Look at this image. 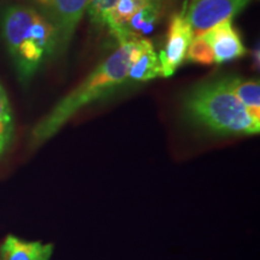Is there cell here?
<instances>
[{
  "label": "cell",
  "instance_id": "obj_3",
  "mask_svg": "<svg viewBox=\"0 0 260 260\" xmlns=\"http://www.w3.org/2000/svg\"><path fill=\"white\" fill-rule=\"evenodd\" d=\"M187 121L216 135H258L260 122L252 118L224 79L195 84L182 99Z\"/></svg>",
  "mask_w": 260,
  "mask_h": 260
},
{
  "label": "cell",
  "instance_id": "obj_6",
  "mask_svg": "<svg viewBox=\"0 0 260 260\" xmlns=\"http://www.w3.org/2000/svg\"><path fill=\"white\" fill-rule=\"evenodd\" d=\"M193 37V30L186 16L183 14L172 16L165 38L164 48L158 54L161 77H171L186 61L187 51Z\"/></svg>",
  "mask_w": 260,
  "mask_h": 260
},
{
  "label": "cell",
  "instance_id": "obj_8",
  "mask_svg": "<svg viewBox=\"0 0 260 260\" xmlns=\"http://www.w3.org/2000/svg\"><path fill=\"white\" fill-rule=\"evenodd\" d=\"M160 76V64L153 44L146 38L135 39L128 68V83H145Z\"/></svg>",
  "mask_w": 260,
  "mask_h": 260
},
{
  "label": "cell",
  "instance_id": "obj_13",
  "mask_svg": "<svg viewBox=\"0 0 260 260\" xmlns=\"http://www.w3.org/2000/svg\"><path fill=\"white\" fill-rule=\"evenodd\" d=\"M15 119L8 93L0 83V157L8 151L14 139Z\"/></svg>",
  "mask_w": 260,
  "mask_h": 260
},
{
  "label": "cell",
  "instance_id": "obj_9",
  "mask_svg": "<svg viewBox=\"0 0 260 260\" xmlns=\"http://www.w3.org/2000/svg\"><path fill=\"white\" fill-rule=\"evenodd\" d=\"M52 243L40 241H25L17 236L9 235L3 242V260H50L53 254Z\"/></svg>",
  "mask_w": 260,
  "mask_h": 260
},
{
  "label": "cell",
  "instance_id": "obj_12",
  "mask_svg": "<svg viewBox=\"0 0 260 260\" xmlns=\"http://www.w3.org/2000/svg\"><path fill=\"white\" fill-rule=\"evenodd\" d=\"M226 84L242 103L254 121L260 122V83L259 80H242L225 77Z\"/></svg>",
  "mask_w": 260,
  "mask_h": 260
},
{
  "label": "cell",
  "instance_id": "obj_1",
  "mask_svg": "<svg viewBox=\"0 0 260 260\" xmlns=\"http://www.w3.org/2000/svg\"><path fill=\"white\" fill-rule=\"evenodd\" d=\"M0 35L23 86L53 57H59V35L44 15L22 3L0 10Z\"/></svg>",
  "mask_w": 260,
  "mask_h": 260
},
{
  "label": "cell",
  "instance_id": "obj_14",
  "mask_svg": "<svg viewBox=\"0 0 260 260\" xmlns=\"http://www.w3.org/2000/svg\"><path fill=\"white\" fill-rule=\"evenodd\" d=\"M186 60L200 65H212L214 63L212 47L203 34L194 35L191 39Z\"/></svg>",
  "mask_w": 260,
  "mask_h": 260
},
{
  "label": "cell",
  "instance_id": "obj_4",
  "mask_svg": "<svg viewBox=\"0 0 260 260\" xmlns=\"http://www.w3.org/2000/svg\"><path fill=\"white\" fill-rule=\"evenodd\" d=\"M29 5L46 17L59 35V57L68 50L89 0H14Z\"/></svg>",
  "mask_w": 260,
  "mask_h": 260
},
{
  "label": "cell",
  "instance_id": "obj_5",
  "mask_svg": "<svg viewBox=\"0 0 260 260\" xmlns=\"http://www.w3.org/2000/svg\"><path fill=\"white\" fill-rule=\"evenodd\" d=\"M251 0H191L186 16L193 35L232 19L248 6Z\"/></svg>",
  "mask_w": 260,
  "mask_h": 260
},
{
  "label": "cell",
  "instance_id": "obj_16",
  "mask_svg": "<svg viewBox=\"0 0 260 260\" xmlns=\"http://www.w3.org/2000/svg\"><path fill=\"white\" fill-rule=\"evenodd\" d=\"M253 67L259 69V46H256L254 53H253Z\"/></svg>",
  "mask_w": 260,
  "mask_h": 260
},
{
  "label": "cell",
  "instance_id": "obj_10",
  "mask_svg": "<svg viewBox=\"0 0 260 260\" xmlns=\"http://www.w3.org/2000/svg\"><path fill=\"white\" fill-rule=\"evenodd\" d=\"M160 10V0H151L136 11L125 25V40L141 39L151 34L159 19Z\"/></svg>",
  "mask_w": 260,
  "mask_h": 260
},
{
  "label": "cell",
  "instance_id": "obj_2",
  "mask_svg": "<svg viewBox=\"0 0 260 260\" xmlns=\"http://www.w3.org/2000/svg\"><path fill=\"white\" fill-rule=\"evenodd\" d=\"M135 39L118 42V46L67 95L61 98L34 125L30 133L31 147L44 145L83 107L111 95L128 83V68Z\"/></svg>",
  "mask_w": 260,
  "mask_h": 260
},
{
  "label": "cell",
  "instance_id": "obj_11",
  "mask_svg": "<svg viewBox=\"0 0 260 260\" xmlns=\"http://www.w3.org/2000/svg\"><path fill=\"white\" fill-rule=\"evenodd\" d=\"M151 0H117L109 16L105 25L118 42L125 40V25L132 16L139 11Z\"/></svg>",
  "mask_w": 260,
  "mask_h": 260
},
{
  "label": "cell",
  "instance_id": "obj_7",
  "mask_svg": "<svg viewBox=\"0 0 260 260\" xmlns=\"http://www.w3.org/2000/svg\"><path fill=\"white\" fill-rule=\"evenodd\" d=\"M203 35L212 47L214 63L222 64L239 59L247 53L242 39L234 28L232 21L223 22L205 31Z\"/></svg>",
  "mask_w": 260,
  "mask_h": 260
},
{
  "label": "cell",
  "instance_id": "obj_15",
  "mask_svg": "<svg viewBox=\"0 0 260 260\" xmlns=\"http://www.w3.org/2000/svg\"><path fill=\"white\" fill-rule=\"evenodd\" d=\"M117 0H89L87 12L90 21L96 25H105L109 16Z\"/></svg>",
  "mask_w": 260,
  "mask_h": 260
}]
</instances>
